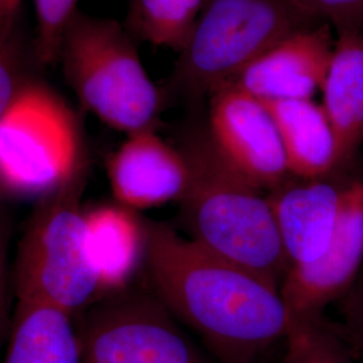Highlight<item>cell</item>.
Instances as JSON below:
<instances>
[{
	"label": "cell",
	"mask_w": 363,
	"mask_h": 363,
	"mask_svg": "<svg viewBox=\"0 0 363 363\" xmlns=\"http://www.w3.org/2000/svg\"><path fill=\"white\" fill-rule=\"evenodd\" d=\"M145 264L156 298L220 363H257L295 325L273 286L162 222H147Z\"/></svg>",
	"instance_id": "1"
},
{
	"label": "cell",
	"mask_w": 363,
	"mask_h": 363,
	"mask_svg": "<svg viewBox=\"0 0 363 363\" xmlns=\"http://www.w3.org/2000/svg\"><path fill=\"white\" fill-rule=\"evenodd\" d=\"M179 148L190 171L179 202L191 240L280 288L289 261L268 196L220 155L208 132Z\"/></svg>",
	"instance_id": "2"
},
{
	"label": "cell",
	"mask_w": 363,
	"mask_h": 363,
	"mask_svg": "<svg viewBox=\"0 0 363 363\" xmlns=\"http://www.w3.org/2000/svg\"><path fill=\"white\" fill-rule=\"evenodd\" d=\"M57 61L79 103L104 124L125 135L155 130L162 93L118 22L77 11Z\"/></svg>",
	"instance_id": "3"
},
{
	"label": "cell",
	"mask_w": 363,
	"mask_h": 363,
	"mask_svg": "<svg viewBox=\"0 0 363 363\" xmlns=\"http://www.w3.org/2000/svg\"><path fill=\"white\" fill-rule=\"evenodd\" d=\"M86 174L79 120L46 84L27 79L0 116V191L43 199Z\"/></svg>",
	"instance_id": "4"
},
{
	"label": "cell",
	"mask_w": 363,
	"mask_h": 363,
	"mask_svg": "<svg viewBox=\"0 0 363 363\" xmlns=\"http://www.w3.org/2000/svg\"><path fill=\"white\" fill-rule=\"evenodd\" d=\"M318 25L294 0H205L179 52L174 84L190 96H210L274 45Z\"/></svg>",
	"instance_id": "5"
},
{
	"label": "cell",
	"mask_w": 363,
	"mask_h": 363,
	"mask_svg": "<svg viewBox=\"0 0 363 363\" xmlns=\"http://www.w3.org/2000/svg\"><path fill=\"white\" fill-rule=\"evenodd\" d=\"M84 186L85 178L38 201L15 265L18 301L73 316L100 295L86 247Z\"/></svg>",
	"instance_id": "6"
},
{
	"label": "cell",
	"mask_w": 363,
	"mask_h": 363,
	"mask_svg": "<svg viewBox=\"0 0 363 363\" xmlns=\"http://www.w3.org/2000/svg\"><path fill=\"white\" fill-rule=\"evenodd\" d=\"M78 337L81 363H202L157 298H113L91 312Z\"/></svg>",
	"instance_id": "7"
},
{
	"label": "cell",
	"mask_w": 363,
	"mask_h": 363,
	"mask_svg": "<svg viewBox=\"0 0 363 363\" xmlns=\"http://www.w3.org/2000/svg\"><path fill=\"white\" fill-rule=\"evenodd\" d=\"M208 133L220 155L261 190H274L291 175L271 112L238 84L210 94Z\"/></svg>",
	"instance_id": "8"
},
{
	"label": "cell",
	"mask_w": 363,
	"mask_h": 363,
	"mask_svg": "<svg viewBox=\"0 0 363 363\" xmlns=\"http://www.w3.org/2000/svg\"><path fill=\"white\" fill-rule=\"evenodd\" d=\"M363 262V182L343 190L337 229L325 253L306 265L289 267L280 286L294 322L320 316L328 303L352 284Z\"/></svg>",
	"instance_id": "9"
},
{
	"label": "cell",
	"mask_w": 363,
	"mask_h": 363,
	"mask_svg": "<svg viewBox=\"0 0 363 363\" xmlns=\"http://www.w3.org/2000/svg\"><path fill=\"white\" fill-rule=\"evenodd\" d=\"M106 174L117 203L133 211L181 201L190 177L181 148L167 143L155 130L127 135L109 156Z\"/></svg>",
	"instance_id": "10"
},
{
	"label": "cell",
	"mask_w": 363,
	"mask_h": 363,
	"mask_svg": "<svg viewBox=\"0 0 363 363\" xmlns=\"http://www.w3.org/2000/svg\"><path fill=\"white\" fill-rule=\"evenodd\" d=\"M334 45L327 23L301 30L264 52L234 82L261 101L312 100L323 89Z\"/></svg>",
	"instance_id": "11"
},
{
	"label": "cell",
	"mask_w": 363,
	"mask_h": 363,
	"mask_svg": "<svg viewBox=\"0 0 363 363\" xmlns=\"http://www.w3.org/2000/svg\"><path fill=\"white\" fill-rule=\"evenodd\" d=\"M343 190L320 179L276 187L268 196L289 267L319 259L337 229Z\"/></svg>",
	"instance_id": "12"
},
{
	"label": "cell",
	"mask_w": 363,
	"mask_h": 363,
	"mask_svg": "<svg viewBox=\"0 0 363 363\" xmlns=\"http://www.w3.org/2000/svg\"><path fill=\"white\" fill-rule=\"evenodd\" d=\"M86 247L100 294L125 288L145 256V226L121 205L85 210Z\"/></svg>",
	"instance_id": "13"
},
{
	"label": "cell",
	"mask_w": 363,
	"mask_h": 363,
	"mask_svg": "<svg viewBox=\"0 0 363 363\" xmlns=\"http://www.w3.org/2000/svg\"><path fill=\"white\" fill-rule=\"evenodd\" d=\"M322 91L340 166L350 160L363 142L362 33L337 34Z\"/></svg>",
	"instance_id": "14"
},
{
	"label": "cell",
	"mask_w": 363,
	"mask_h": 363,
	"mask_svg": "<svg viewBox=\"0 0 363 363\" xmlns=\"http://www.w3.org/2000/svg\"><path fill=\"white\" fill-rule=\"evenodd\" d=\"M262 103L279 130L291 175L322 179L339 166L335 135L323 105L313 99Z\"/></svg>",
	"instance_id": "15"
},
{
	"label": "cell",
	"mask_w": 363,
	"mask_h": 363,
	"mask_svg": "<svg viewBox=\"0 0 363 363\" xmlns=\"http://www.w3.org/2000/svg\"><path fill=\"white\" fill-rule=\"evenodd\" d=\"M3 363H81L72 316L45 304L16 301Z\"/></svg>",
	"instance_id": "16"
},
{
	"label": "cell",
	"mask_w": 363,
	"mask_h": 363,
	"mask_svg": "<svg viewBox=\"0 0 363 363\" xmlns=\"http://www.w3.org/2000/svg\"><path fill=\"white\" fill-rule=\"evenodd\" d=\"M205 0H130L127 30L135 38L181 52Z\"/></svg>",
	"instance_id": "17"
},
{
	"label": "cell",
	"mask_w": 363,
	"mask_h": 363,
	"mask_svg": "<svg viewBox=\"0 0 363 363\" xmlns=\"http://www.w3.org/2000/svg\"><path fill=\"white\" fill-rule=\"evenodd\" d=\"M78 0H34L37 15V49L40 61L54 64L66 27L77 13Z\"/></svg>",
	"instance_id": "18"
},
{
	"label": "cell",
	"mask_w": 363,
	"mask_h": 363,
	"mask_svg": "<svg viewBox=\"0 0 363 363\" xmlns=\"http://www.w3.org/2000/svg\"><path fill=\"white\" fill-rule=\"evenodd\" d=\"M318 21L333 23L340 33H362L363 0H294Z\"/></svg>",
	"instance_id": "19"
},
{
	"label": "cell",
	"mask_w": 363,
	"mask_h": 363,
	"mask_svg": "<svg viewBox=\"0 0 363 363\" xmlns=\"http://www.w3.org/2000/svg\"><path fill=\"white\" fill-rule=\"evenodd\" d=\"M27 79L22 74L13 35H6L0 31V116L13 103Z\"/></svg>",
	"instance_id": "20"
},
{
	"label": "cell",
	"mask_w": 363,
	"mask_h": 363,
	"mask_svg": "<svg viewBox=\"0 0 363 363\" xmlns=\"http://www.w3.org/2000/svg\"><path fill=\"white\" fill-rule=\"evenodd\" d=\"M359 271L361 277L351 294L349 303L346 304V323L342 337L346 339L351 347L363 352V262Z\"/></svg>",
	"instance_id": "21"
},
{
	"label": "cell",
	"mask_w": 363,
	"mask_h": 363,
	"mask_svg": "<svg viewBox=\"0 0 363 363\" xmlns=\"http://www.w3.org/2000/svg\"><path fill=\"white\" fill-rule=\"evenodd\" d=\"M286 355L283 363H312L310 351L298 325H294L286 339Z\"/></svg>",
	"instance_id": "22"
},
{
	"label": "cell",
	"mask_w": 363,
	"mask_h": 363,
	"mask_svg": "<svg viewBox=\"0 0 363 363\" xmlns=\"http://www.w3.org/2000/svg\"><path fill=\"white\" fill-rule=\"evenodd\" d=\"M22 0H0V31L13 35Z\"/></svg>",
	"instance_id": "23"
},
{
	"label": "cell",
	"mask_w": 363,
	"mask_h": 363,
	"mask_svg": "<svg viewBox=\"0 0 363 363\" xmlns=\"http://www.w3.org/2000/svg\"><path fill=\"white\" fill-rule=\"evenodd\" d=\"M7 318V286H6V273L0 277V337L4 328Z\"/></svg>",
	"instance_id": "24"
},
{
	"label": "cell",
	"mask_w": 363,
	"mask_h": 363,
	"mask_svg": "<svg viewBox=\"0 0 363 363\" xmlns=\"http://www.w3.org/2000/svg\"><path fill=\"white\" fill-rule=\"evenodd\" d=\"M6 238H4V229L0 223V277L6 273Z\"/></svg>",
	"instance_id": "25"
}]
</instances>
